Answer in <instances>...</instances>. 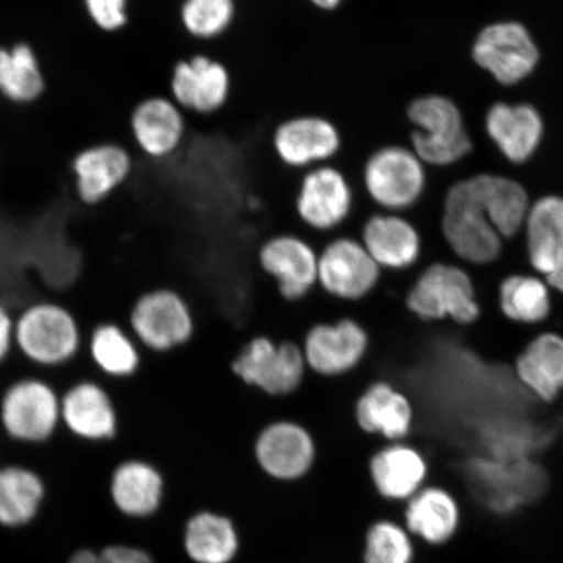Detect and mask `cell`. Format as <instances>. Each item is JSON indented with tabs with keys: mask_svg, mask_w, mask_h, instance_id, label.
Wrapping results in <instances>:
<instances>
[{
	"mask_svg": "<svg viewBox=\"0 0 563 563\" xmlns=\"http://www.w3.org/2000/svg\"><path fill=\"white\" fill-rule=\"evenodd\" d=\"M516 375L534 397L553 402L563 390V336L544 333L534 338L517 357Z\"/></svg>",
	"mask_w": 563,
	"mask_h": 563,
	"instance_id": "28",
	"label": "cell"
},
{
	"mask_svg": "<svg viewBox=\"0 0 563 563\" xmlns=\"http://www.w3.org/2000/svg\"><path fill=\"white\" fill-rule=\"evenodd\" d=\"M407 531L432 547L452 543L461 531L463 511L452 492L439 485L421 488L408 499Z\"/></svg>",
	"mask_w": 563,
	"mask_h": 563,
	"instance_id": "23",
	"label": "cell"
},
{
	"mask_svg": "<svg viewBox=\"0 0 563 563\" xmlns=\"http://www.w3.org/2000/svg\"><path fill=\"white\" fill-rule=\"evenodd\" d=\"M135 170L132 154L122 144L102 141L84 147L70 162L76 200L96 208L110 200Z\"/></svg>",
	"mask_w": 563,
	"mask_h": 563,
	"instance_id": "15",
	"label": "cell"
},
{
	"mask_svg": "<svg viewBox=\"0 0 563 563\" xmlns=\"http://www.w3.org/2000/svg\"><path fill=\"white\" fill-rule=\"evenodd\" d=\"M382 267L373 260L361 239L341 236L319 253V285L335 299L357 301L375 290Z\"/></svg>",
	"mask_w": 563,
	"mask_h": 563,
	"instance_id": "16",
	"label": "cell"
},
{
	"mask_svg": "<svg viewBox=\"0 0 563 563\" xmlns=\"http://www.w3.org/2000/svg\"><path fill=\"white\" fill-rule=\"evenodd\" d=\"M231 368L245 385L271 397H286L297 391L308 369L301 346L288 341L278 343L263 335L245 344Z\"/></svg>",
	"mask_w": 563,
	"mask_h": 563,
	"instance_id": "10",
	"label": "cell"
},
{
	"mask_svg": "<svg viewBox=\"0 0 563 563\" xmlns=\"http://www.w3.org/2000/svg\"><path fill=\"white\" fill-rule=\"evenodd\" d=\"M361 242L383 269L405 271L418 262L419 231L399 213L378 211L364 222Z\"/></svg>",
	"mask_w": 563,
	"mask_h": 563,
	"instance_id": "22",
	"label": "cell"
},
{
	"mask_svg": "<svg viewBox=\"0 0 563 563\" xmlns=\"http://www.w3.org/2000/svg\"><path fill=\"white\" fill-rule=\"evenodd\" d=\"M355 419L363 432L398 442L411 432L413 407L396 386L377 382L356 400Z\"/></svg>",
	"mask_w": 563,
	"mask_h": 563,
	"instance_id": "25",
	"label": "cell"
},
{
	"mask_svg": "<svg viewBox=\"0 0 563 563\" xmlns=\"http://www.w3.org/2000/svg\"><path fill=\"white\" fill-rule=\"evenodd\" d=\"M62 429L87 445L114 443L123 432V413L112 386L84 362L62 386Z\"/></svg>",
	"mask_w": 563,
	"mask_h": 563,
	"instance_id": "3",
	"label": "cell"
},
{
	"mask_svg": "<svg viewBox=\"0 0 563 563\" xmlns=\"http://www.w3.org/2000/svg\"><path fill=\"white\" fill-rule=\"evenodd\" d=\"M545 282L549 287L563 294V272L554 274V276L547 278Z\"/></svg>",
	"mask_w": 563,
	"mask_h": 563,
	"instance_id": "41",
	"label": "cell"
},
{
	"mask_svg": "<svg viewBox=\"0 0 563 563\" xmlns=\"http://www.w3.org/2000/svg\"><path fill=\"white\" fill-rule=\"evenodd\" d=\"M46 77L37 52L26 42L0 45V97L26 106L45 95Z\"/></svg>",
	"mask_w": 563,
	"mask_h": 563,
	"instance_id": "31",
	"label": "cell"
},
{
	"mask_svg": "<svg viewBox=\"0 0 563 563\" xmlns=\"http://www.w3.org/2000/svg\"><path fill=\"white\" fill-rule=\"evenodd\" d=\"M87 16L104 33H118L130 23V0H82Z\"/></svg>",
	"mask_w": 563,
	"mask_h": 563,
	"instance_id": "37",
	"label": "cell"
},
{
	"mask_svg": "<svg viewBox=\"0 0 563 563\" xmlns=\"http://www.w3.org/2000/svg\"><path fill=\"white\" fill-rule=\"evenodd\" d=\"M238 534L228 518L197 514L187 526L186 549L197 563H229L238 552Z\"/></svg>",
	"mask_w": 563,
	"mask_h": 563,
	"instance_id": "33",
	"label": "cell"
},
{
	"mask_svg": "<svg viewBox=\"0 0 563 563\" xmlns=\"http://www.w3.org/2000/svg\"><path fill=\"white\" fill-rule=\"evenodd\" d=\"M528 260L547 278L563 272V199L541 197L525 223Z\"/></svg>",
	"mask_w": 563,
	"mask_h": 563,
	"instance_id": "26",
	"label": "cell"
},
{
	"mask_svg": "<svg viewBox=\"0 0 563 563\" xmlns=\"http://www.w3.org/2000/svg\"><path fill=\"white\" fill-rule=\"evenodd\" d=\"M551 287L534 276H510L499 286V307L509 320L528 323L543 322L551 314Z\"/></svg>",
	"mask_w": 563,
	"mask_h": 563,
	"instance_id": "34",
	"label": "cell"
},
{
	"mask_svg": "<svg viewBox=\"0 0 563 563\" xmlns=\"http://www.w3.org/2000/svg\"><path fill=\"white\" fill-rule=\"evenodd\" d=\"M485 129L504 156L514 164L530 159L543 140L544 122L531 104H493Z\"/></svg>",
	"mask_w": 563,
	"mask_h": 563,
	"instance_id": "24",
	"label": "cell"
},
{
	"mask_svg": "<svg viewBox=\"0 0 563 563\" xmlns=\"http://www.w3.org/2000/svg\"><path fill=\"white\" fill-rule=\"evenodd\" d=\"M407 119L413 126L412 151L426 166L455 164L473 147L460 109L446 97L427 95L415 98L408 104Z\"/></svg>",
	"mask_w": 563,
	"mask_h": 563,
	"instance_id": "6",
	"label": "cell"
},
{
	"mask_svg": "<svg viewBox=\"0 0 563 563\" xmlns=\"http://www.w3.org/2000/svg\"><path fill=\"white\" fill-rule=\"evenodd\" d=\"M15 358V309L0 298V371Z\"/></svg>",
	"mask_w": 563,
	"mask_h": 563,
	"instance_id": "39",
	"label": "cell"
},
{
	"mask_svg": "<svg viewBox=\"0 0 563 563\" xmlns=\"http://www.w3.org/2000/svg\"><path fill=\"white\" fill-rule=\"evenodd\" d=\"M69 563H153L150 555L139 549L109 547L101 553L81 551Z\"/></svg>",
	"mask_w": 563,
	"mask_h": 563,
	"instance_id": "38",
	"label": "cell"
},
{
	"mask_svg": "<svg viewBox=\"0 0 563 563\" xmlns=\"http://www.w3.org/2000/svg\"><path fill=\"white\" fill-rule=\"evenodd\" d=\"M407 528L382 520L372 526L365 545V563H412L415 549Z\"/></svg>",
	"mask_w": 563,
	"mask_h": 563,
	"instance_id": "36",
	"label": "cell"
},
{
	"mask_svg": "<svg viewBox=\"0 0 563 563\" xmlns=\"http://www.w3.org/2000/svg\"><path fill=\"white\" fill-rule=\"evenodd\" d=\"M186 115L170 96L139 101L131 111L130 131L140 152L157 164L176 157L187 139Z\"/></svg>",
	"mask_w": 563,
	"mask_h": 563,
	"instance_id": "18",
	"label": "cell"
},
{
	"mask_svg": "<svg viewBox=\"0 0 563 563\" xmlns=\"http://www.w3.org/2000/svg\"><path fill=\"white\" fill-rule=\"evenodd\" d=\"M87 333L68 302L27 300L15 311V357L26 369L59 379L82 362Z\"/></svg>",
	"mask_w": 563,
	"mask_h": 563,
	"instance_id": "1",
	"label": "cell"
},
{
	"mask_svg": "<svg viewBox=\"0 0 563 563\" xmlns=\"http://www.w3.org/2000/svg\"><path fill=\"white\" fill-rule=\"evenodd\" d=\"M271 144L280 165L305 173L333 164L343 150L344 139L332 118L319 112H299L274 126Z\"/></svg>",
	"mask_w": 563,
	"mask_h": 563,
	"instance_id": "9",
	"label": "cell"
},
{
	"mask_svg": "<svg viewBox=\"0 0 563 563\" xmlns=\"http://www.w3.org/2000/svg\"><path fill=\"white\" fill-rule=\"evenodd\" d=\"M347 0H308V3L313 7L316 11L334 13L341 10Z\"/></svg>",
	"mask_w": 563,
	"mask_h": 563,
	"instance_id": "40",
	"label": "cell"
},
{
	"mask_svg": "<svg viewBox=\"0 0 563 563\" xmlns=\"http://www.w3.org/2000/svg\"><path fill=\"white\" fill-rule=\"evenodd\" d=\"M62 387L24 368L0 390V435L18 445L44 446L59 438Z\"/></svg>",
	"mask_w": 563,
	"mask_h": 563,
	"instance_id": "2",
	"label": "cell"
},
{
	"mask_svg": "<svg viewBox=\"0 0 563 563\" xmlns=\"http://www.w3.org/2000/svg\"><path fill=\"white\" fill-rule=\"evenodd\" d=\"M371 477L379 495L391 501H408L424 488L428 464L419 450L394 442L372 456Z\"/></svg>",
	"mask_w": 563,
	"mask_h": 563,
	"instance_id": "27",
	"label": "cell"
},
{
	"mask_svg": "<svg viewBox=\"0 0 563 563\" xmlns=\"http://www.w3.org/2000/svg\"><path fill=\"white\" fill-rule=\"evenodd\" d=\"M477 66L504 86L516 84L530 76L539 63V48L530 32L516 21H505L484 27L473 47Z\"/></svg>",
	"mask_w": 563,
	"mask_h": 563,
	"instance_id": "14",
	"label": "cell"
},
{
	"mask_svg": "<svg viewBox=\"0 0 563 563\" xmlns=\"http://www.w3.org/2000/svg\"><path fill=\"white\" fill-rule=\"evenodd\" d=\"M110 490L123 512L146 517L158 509L164 495V477L152 463L132 457L112 471Z\"/></svg>",
	"mask_w": 563,
	"mask_h": 563,
	"instance_id": "29",
	"label": "cell"
},
{
	"mask_svg": "<svg viewBox=\"0 0 563 563\" xmlns=\"http://www.w3.org/2000/svg\"><path fill=\"white\" fill-rule=\"evenodd\" d=\"M86 357L91 372L110 385L133 382L144 367L143 350L124 323L104 319L88 329Z\"/></svg>",
	"mask_w": 563,
	"mask_h": 563,
	"instance_id": "20",
	"label": "cell"
},
{
	"mask_svg": "<svg viewBox=\"0 0 563 563\" xmlns=\"http://www.w3.org/2000/svg\"><path fill=\"white\" fill-rule=\"evenodd\" d=\"M408 311L424 321L452 319L470 325L481 316L473 280L455 265L433 264L407 295Z\"/></svg>",
	"mask_w": 563,
	"mask_h": 563,
	"instance_id": "11",
	"label": "cell"
},
{
	"mask_svg": "<svg viewBox=\"0 0 563 563\" xmlns=\"http://www.w3.org/2000/svg\"><path fill=\"white\" fill-rule=\"evenodd\" d=\"M238 13V0H181L179 23L188 37L208 44L230 33Z\"/></svg>",
	"mask_w": 563,
	"mask_h": 563,
	"instance_id": "35",
	"label": "cell"
},
{
	"mask_svg": "<svg viewBox=\"0 0 563 563\" xmlns=\"http://www.w3.org/2000/svg\"><path fill=\"white\" fill-rule=\"evenodd\" d=\"M354 206V187L343 168L328 164L302 173L295 195V213L308 229L334 231L349 220Z\"/></svg>",
	"mask_w": 563,
	"mask_h": 563,
	"instance_id": "13",
	"label": "cell"
},
{
	"mask_svg": "<svg viewBox=\"0 0 563 563\" xmlns=\"http://www.w3.org/2000/svg\"><path fill=\"white\" fill-rule=\"evenodd\" d=\"M301 349L309 371L321 377H341L367 356L369 335L356 320L321 322L308 330Z\"/></svg>",
	"mask_w": 563,
	"mask_h": 563,
	"instance_id": "17",
	"label": "cell"
},
{
	"mask_svg": "<svg viewBox=\"0 0 563 563\" xmlns=\"http://www.w3.org/2000/svg\"><path fill=\"white\" fill-rule=\"evenodd\" d=\"M44 495V482L33 470L18 464L0 468V523L30 522Z\"/></svg>",
	"mask_w": 563,
	"mask_h": 563,
	"instance_id": "32",
	"label": "cell"
},
{
	"mask_svg": "<svg viewBox=\"0 0 563 563\" xmlns=\"http://www.w3.org/2000/svg\"><path fill=\"white\" fill-rule=\"evenodd\" d=\"M232 74L209 54H195L174 63L168 79L170 97L186 114L211 117L230 103Z\"/></svg>",
	"mask_w": 563,
	"mask_h": 563,
	"instance_id": "12",
	"label": "cell"
},
{
	"mask_svg": "<svg viewBox=\"0 0 563 563\" xmlns=\"http://www.w3.org/2000/svg\"><path fill=\"white\" fill-rule=\"evenodd\" d=\"M124 325L141 350L167 355L191 342L195 317L188 301L170 287L136 295L126 309Z\"/></svg>",
	"mask_w": 563,
	"mask_h": 563,
	"instance_id": "4",
	"label": "cell"
},
{
	"mask_svg": "<svg viewBox=\"0 0 563 563\" xmlns=\"http://www.w3.org/2000/svg\"><path fill=\"white\" fill-rule=\"evenodd\" d=\"M442 232L450 249L464 262L487 265L501 255L503 238L493 228L470 179L450 188L443 206Z\"/></svg>",
	"mask_w": 563,
	"mask_h": 563,
	"instance_id": "8",
	"label": "cell"
},
{
	"mask_svg": "<svg viewBox=\"0 0 563 563\" xmlns=\"http://www.w3.org/2000/svg\"><path fill=\"white\" fill-rule=\"evenodd\" d=\"M255 456L267 475L277 481H297L313 466L316 442L299 422L277 420L258 433Z\"/></svg>",
	"mask_w": 563,
	"mask_h": 563,
	"instance_id": "21",
	"label": "cell"
},
{
	"mask_svg": "<svg viewBox=\"0 0 563 563\" xmlns=\"http://www.w3.org/2000/svg\"><path fill=\"white\" fill-rule=\"evenodd\" d=\"M470 490L482 508L497 518H511L539 501L543 473L525 461H478L468 471Z\"/></svg>",
	"mask_w": 563,
	"mask_h": 563,
	"instance_id": "7",
	"label": "cell"
},
{
	"mask_svg": "<svg viewBox=\"0 0 563 563\" xmlns=\"http://www.w3.org/2000/svg\"><path fill=\"white\" fill-rule=\"evenodd\" d=\"M362 185L382 211L400 213L419 202L426 191V165L411 146L383 145L362 166Z\"/></svg>",
	"mask_w": 563,
	"mask_h": 563,
	"instance_id": "5",
	"label": "cell"
},
{
	"mask_svg": "<svg viewBox=\"0 0 563 563\" xmlns=\"http://www.w3.org/2000/svg\"><path fill=\"white\" fill-rule=\"evenodd\" d=\"M489 220L503 239L516 236L525 229L531 203L526 189L504 176L477 175L471 178Z\"/></svg>",
	"mask_w": 563,
	"mask_h": 563,
	"instance_id": "30",
	"label": "cell"
},
{
	"mask_svg": "<svg viewBox=\"0 0 563 563\" xmlns=\"http://www.w3.org/2000/svg\"><path fill=\"white\" fill-rule=\"evenodd\" d=\"M258 262L287 301L305 299L319 284V253L298 235L271 238L260 249Z\"/></svg>",
	"mask_w": 563,
	"mask_h": 563,
	"instance_id": "19",
	"label": "cell"
}]
</instances>
